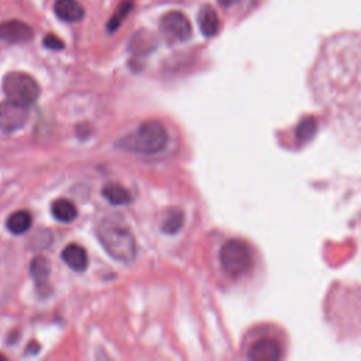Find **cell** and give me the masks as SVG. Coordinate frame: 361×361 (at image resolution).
<instances>
[{
    "mask_svg": "<svg viewBox=\"0 0 361 361\" xmlns=\"http://www.w3.org/2000/svg\"><path fill=\"white\" fill-rule=\"evenodd\" d=\"M185 223V214L180 209L172 207L165 213V217L162 220V231L166 234H176L179 230H182Z\"/></svg>",
    "mask_w": 361,
    "mask_h": 361,
    "instance_id": "2e32d148",
    "label": "cell"
},
{
    "mask_svg": "<svg viewBox=\"0 0 361 361\" xmlns=\"http://www.w3.org/2000/svg\"><path fill=\"white\" fill-rule=\"evenodd\" d=\"M54 11L59 20L66 23L80 21L85 16L83 7L76 0H56Z\"/></svg>",
    "mask_w": 361,
    "mask_h": 361,
    "instance_id": "7c38bea8",
    "label": "cell"
},
{
    "mask_svg": "<svg viewBox=\"0 0 361 361\" xmlns=\"http://www.w3.org/2000/svg\"><path fill=\"white\" fill-rule=\"evenodd\" d=\"M217 261L221 274L231 283H258L267 278V264L261 251L244 237H227L220 244Z\"/></svg>",
    "mask_w": 361,
    "mask_h": 361,
    "instance_id": "7a4b0ae2",
    "label": "cell"
},
{
    "mask_svg": "<svg viewBox=\"0 0 361 361\" xmlns=\"http://www.w3.org/2000/svg\"><path fill=\"white\" fill-rule=\"evenodd\" d=\"M289 351L288 331L274 322L251 327L243 340V357L250 361H281L288 358Z\"/></svg>",
    "mask_w": 361,
    "mask_h": 361,
    "instance_id": "3957f363",
    "label": "cell"
},
{
    "mask_svg": "<svg viewBox=\"0 0 361 361\" xmlns=\"http://www.w3.org/2000/svg\"><path fill=\"white\" fill-rule=\"evenodd\" d=\"M197 24L204 37L216 35L220 28V20L216 10L209 4L202 6L197 13Z\"/></svg>",
    "mask_w": 361,
    "mask_h": 361,
    "instance_id": "8fae6325",
    "label": "cell"
},
{
    "mask_svg": "<svg viewBox=\"0 0 361 361\" xmlns=\"http://www.w3.org/2000/svg\"><path fill=\"white\" fill-rule=\"evenodd\" d=\"M131 8H133V0H123L118 4V7L114 11V14L111 16V18L109 20V23H107L109 31H111V32L116 31L121 25V23L126 20V17L131 11Z\"/></svg>",
    "mask_w": 361,
    "mask_h": 361,
    "instance_id": "ac0fdd59",
    "label": "cell"
},
{
    "mask_svg": "<svg viewBox=\"0 0 361 361\" xmlns=\"http://www.w3.org/2000/svg\"><path fill=\"white\" fill-rule=\"evenodd\" d=\"M102 195H103V197H104L109 203H111V204H114V206H124V204H128V203L133 200L131 193L128 192V189L124 188L123 185L114 183V182L107 183V185L103 188Z\"/></svg>",
    "mask_w": 361,
    "mask_h": 361,
    "instance_id": "4fadbf2b",
    "label": "cell"
},
{
    "mask_svg": "<svg viewBox=\"0 0 361 361\" xmlns=\"http://www.w3.org/2000/svg\"><path fill=\"white\" fill-rule=\"evenodd\" d=\"M32 223L31 213L28 210H17L11 213L6 221V227L11 234H24Z\"/></svg>",
    "mask_w": 361,
    "mask_h": 361,
    "instance_id": "5bb4252c",
    "label": "cell"
},
{
    "mask_svg": "<svg viewBox=\"0 0 361 361\" xmlns=\"http://www.w3.org/2000/svg\"><path fill=\"white\" fill-rule=\"evenodd\" d=\"M97 238L110 257L120 262H133L137 255L135 238L131 230L117 220L104 219L96 228Z\"/></svg>",
    "mask_w": 361,
    "mask_h": 361,
    "instance_id": "277c9868",
    "label": "cell"
},
{
    "mask_svg": "<svg viewBox=\"0 0 361 361\" xmlns=\"http://www.w3.org/2000/svg\"><path fill=\"white\" fill-rule=\"evenodd\" d=\"M51 212H52V216L58 221H62V223H71L78 216L76 206L71 200H68V199H56V200H54V203L51 206Z\"/></svg>",
    "mask_w": 361,
    "mask_h": 361,
    "instance_id": "9a60e30c",
    "label": "cell"
},
{
    "mask_svg": "<svg viewBox=\"0 0 361 361\" xmlns=\"http://www.w3.org/2000/svg\"><path fill=\"white\" fill-rule=\"evenodd\" d=\"M6 97L17 104L30 107L39 96V85L25 72H8L1 82Z\"/></svg>",
    "mask_w": 361,
    "mask_h": 361,
    "instance_id": "8992f818",
    "label": "cell"
},
{
    "mask_svg": "<svg viewBox=\"0 0 361 361\" xmlns=\"http://www.w3.org/2000/svg\"><path fill=\"white\" fill-rule=\"evenodd\" d=\"M238 0H217V3L220 4V6H223V7H230V6H233V4H235Z\"/></svg>",
    "mask_w": 361,
    "mask_h": 361,
    "instance_id": "ffe728a7",
    "label": "cell"
},
{
    "mask_svg": "<svg viewBox=\"0 0 361 361\" xmlns=\"http://www.w3.org/2000/svg\"><path fill=\"white\" fill-rule=\"evenodd\" d=\"M0 360H4V357H3V355H1V354H0Z\"/></svg>",
    "mask_w": 361,
    "mask_h": 361,
    "instance_id": "44dd1931",
    "label": "cell"
},
{
    "mask_svg": "<svg viewBox=\"0 0 361 361\" xmlns=\"http://www.w3.org/2000/svg\"><path fill=\"white\" fill-rule=\"evenodd\" d=\"M28 118V107L17 104L11 100L0 103V130L13 133L24 127Z\"/></svg>",
    "mask_w": 361,
    "mask_h": 361,
    "instance_id": "ba28073f",
    "label": "cell"
},
{
    "mask_svg": "<svg viewBox=\"0 0 361 361\" xmlns=\"http://www.w3.org/2000/svg\"><path fill=\"white\" fill-rule=\"evenodd\" d=\"M34 37V30L31 25L20 20H8L0 23V39L20 44L27 42Z\"/></svg>",
    "mask_w": 361,
    "mask_h": 361,
    "instance_id": "9c48e42d",
    "label": "cell"
},
{
    "mask_svg": "<svg viewBox=\"0 0 361 361\" xmlns=\"http://www.w3.org/2000/svg\"><path fill=\"white\" fill-rule=\"evenodd\" d=\"M49 264L44 257H35L30 264V274L31 278L38 285H45L49 279Z\"/></svg>",
    "mask_w": 361,
    "mask_h": 361,
    "instance_id": "e0dca14e",
    "label": "cell"
},
{
    "mask_svg": "<svg viewBox=\"0 0 361 361\" xmlns=\"http://www.w3.org/2000/svg\"><path fill=\"white\" fill-rule=\"evenodd\" d=\"M159 28L169 42H183L192 35V24L180 11H169L159 20Z\"/></svg>",
    "mask_w": 361,
    "mask_h": 361,
    "instance_id": "52a82bcc",
    "label": "cell"
},
{
    "mask_svg": "<svg viewBox=\"0 0 361 361\" xmlns=\"http://www.w3.org/2000/svg\"><path fill=\"white\" fill-rule=\"evenodd\" d=\"M168 144L166 128L158 121H145L117 141V147L130 152L152 155Z\"/></svg>",
    "mask_w": 361,
    "mask_h": 361,
    "instance_id": "5b68a950",
    "label": "cell"
},
{
    "mask_svg": "<svg viewBox=\"0 0 361 361\" xmlns=\"http://www.w3.org/2000/svg\"><path fill=\"white\" fill-rule=\"evenodd\" d=\"M61 257H62L63 262L73 271L80 272L87 268V252L79 244H68L63 248Z\"/></svg>",
    "mask_w": 361,
    "mask_h": 361,
    "instance_id": "30bf717a",
    "label": "cell"
},
{
    "mask_svg": "<svg viewBox=\"0 0 361 361\" xmlns=\"http://www.w3.org/2000/svg\"><path fill=\"white\" fill-rule=\"evenodd\" d=\"M313 103L341 144L361 145V34L331 38L309 72Z\"/></svg>",
    "mask_w": 361,
    "mask_h": 361,
    "instance_id": "6da1fadb",
    "label": "cell"
},
{
    "mask_svg": "<svg viewBox=\"0 0 361 361\" xmlns=\"http://www.w3.org/2000/svg\"><path fill=\"white\" fill-rule=\"evenodd\" d=\"M44 45L47 47V48H49V49H62L63 47H65V44H63V41L61 39V38H58L56 35H54V34H47L45 37H44Z\"/></svg>",
    "mask_w": 361,
    "mask_h": 361,
    "instance_id": "d6986e66",
    "label": "cell"
}]
</instances>
